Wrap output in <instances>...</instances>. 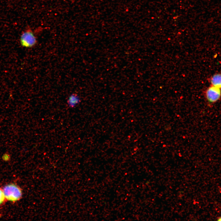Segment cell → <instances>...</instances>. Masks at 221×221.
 Listing matches in <instances>:
<instances>
[{
	"label": "cell",
	"instance_id": "cell-1",
	"mask_svg": "<svg viewBox=\"0 0 221 221\" xmlns=\"http://www.w3.org/2000/svg\"><path fill=\"white\" fill-rule=\"evenodd\" d=\"M3 191L5 199L11 201H16L21 197L22 192L18 186L14 184L6 185Z\"/></svg>",
	"mask_w": 221,
	"mask_h": 221
},
{
	"label": "cell",
	"instance_id": "cell-2",
	"mask_svg": "<svg viewBox=\"0 0 221 221\" xmlns=\"http://www.w3.org/2000/svg\"><path fill=\"white\" fill-rule=\"evenodd\" d=\"M20 41L22 46L27 48L34 46L37 42L36 37L30 28H27L22 33Z\"/></svg>",
	"mask_w": 221,
	"mask_h": 221
},
{
	"label": "cell",
	"instance_id": "cell-3",
	"mask_svg": "<svg viewBox=\"0 0 221 221\" xmlns=\"http://www.w3.org/2000/svg\"><path fill=\"white\" fill-rule=\"evenodd\" d=\"M205 96L209 103H215L221 97V89L211 85L206 89Z\"/></svg>",
	"mask_w": 221,
	"mask_h": 221
},
{
	"label": "cell",
	"instance_id": "cell-4",
	"mask_svg": "<svg viewBox=\"0 0 221 221\" xmlns=\"http://www.w3.org/2000/svg\"><path fill=\"white\" fill-rule=\"evenodd\" d=\"M209 81L211 86L221 89V73L214 74Z\"/></svg>",
	"mask_w": 221,
	"mask_h": 221
},
{
	"label": "cell",
	"instance_id": "cell-5",
	"mask_svg": "<svg viewBox=\"0 0 221 221\" xmlns=\"http://www.w3.org/2000/svg\"><path fill=\"white\" fill-rule=\"evenodd\" d=\"M80 101V99L79 96L75 93H73L69 96L67 102L70 107L73 108L79 104Z\"/></svg>",
	"mask_w": 221,
	"mask_h": 221
},
{
	"label": "cell",
	"instance_id": "cell-6",
	"mask_svg": "<svg viewBox=\"0 0 221 221\" xmlns=\"http://www.w3.org/2000/svg\"><path fill=\"white\" fill-rule=\"evenodd\" d=\"M5 199L3 191L0 188V205L2 203Z\"/></svg>",
	"mask_w": 221,
	"mask_h": 221
},
{
	"label": "cell",
	"instance_id": "cell-7",
	"mask_svg": "<svg viewBox=\"0 0 221 221\" xmlns=\"http://www.w3.org/2000/svg\"><path fill=\"white\" fill-rule=\"evenodd\" d=\"M218 220L219 221H221V217H219L218 219Z\"/></svg>",
	"mask_w": 221,
	"mask_h": 221
}]
</instances>
